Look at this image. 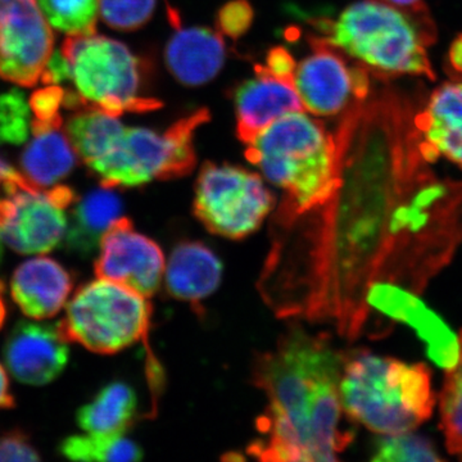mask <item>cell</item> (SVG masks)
Listing matches in <instances>:
<instances>
[{
	"mask_svg": "<svg viewBox=\"0 0 462 462\" xmlns=\"http://www.w3.org/2000/svg\"><path fill=\"white\" fill-rule=\"evenodd\" d=\"M343 364L329 340L300 328L260 356L254 379L267 409L258 421L261 438L249 454L263 461L338 460L354 438L342 421Z\"/></svg>",
	"mask_w": 462,
	"mask_h": 462,
	"instance_id": "obj_1",
	"label": "cell"
},
{
	"mask_svg": "<svg viewBox=\"0 0 462 462\" xmlns=\"http://www.w3.org/2000/svg\"><path fill=\"white\" fill-rule=\"evenodd\" d=\"M209 120L206 108L176 121L165 132L125 126L117 116L78 109L66 133L79 158L106 188H136L191 172L194 134Z\"/></svg>",
	"mask_w": 462,
	"mask_h": 462,
	"instance_id": "obj_2",
	"label": "cell"
},
{
	"mask_svg": "<svg viewBox=\"0 0 462 462\" xmlns=\"http://www.w3.org/2000/svg\"><path fill=\"white\" fill-rule=\"evenodd\" d=\"M245 158L282 191L285 221L327 208L342 180L337 135L302 112L282 116L247 144Z\"/></svg>",
	"mask_w": 462,
	"mask_h": 462,
	"instance_id": "obj_3",
	"label": "cell"
},
{
	"mask_svg": "<svg viewBox=\"0 0 462 462\" xmlns=\"http://www.w3.org/2000/svg\"><path fill=\"white\" fill-rule=\"evenodd\" d=\"M321 39L351 57L370 76L436 80L428 47L436 42L430 14H413L384 0H358L337 20L315 21Z\"/></svg>",
	"mask_w": 462,
	"mask_h": 462,
	"instance_id": "obj_4",
	"label": "cell"
},
{
	"mask_svg": "<svg viewBox=\"0 0 462 462\" xmlns=\"http://www.w3.org/2000/svg\"><path fill=\"white\" fill-rule=\"evenodd\" d=\"M339 393L346 415L382 436L415 430L436 406L427 365L369 352L345 360Z\"/></svg>",
	"mask_w": 462,
	"mask_h": 462,
	"instance_id": "obj_5",
	"label": "cell"
},
{
	"mask_svg": "<svg viewBox=\"0 0 462 462\" xmlns=\"http://www.w3.org/2000/svg\"><path fill=\"white\" fill-rule=\"evenodd\" d=\"M60 51L83 108L120 117L162 107L161 100L145 96L144 63L123 42L97 33L67 36Z\"/></svg>",
	"mask_w": 462,
	"mask_h": 462,
	"instance_id": "obj_6",
	"label": "cell"
},
{
	"mask_svg": "<svg viewBox=\"0 0 462 462\" xmlns=\"http://www.w3.org/2000/svg\"><path fill=\"white\" fill-rule=\"evenodd\" d=\"M151 315L148 298L98 278L75 291L57 325L69 342L94 354L114 355L147 337Z\"/></svg>",
	"mask_w": 462,
	"mask_h": 462,
	"instance_id": "obj_7",
	"label": "cell"
},
{
	"mask_svg": "<svg viewBox=\"0 0 462 462\" xmlns=\"http://www.w3.org/2000/svg\"><path fill=\"white\" fill-rule=\"evenodd\" d=\"M275 206L272 191L257 173L243 167L206 163L194 197V215L209 233L223 238H247Z\"/></svg>",
	"mask_w": 462,
	"mask_h": 462,
	"instance_id": "obj_8",
	"label": "cell"
},
{
	"mask_svg": "<svg viewBox=\"0 0 462 462\" xmlns=\"http://www.w3.org/2000/svg\"><path fill=\"white\" fill-rule=\"evenodd\" d=\"M78 199L66 185L41 188L21 175L0 181V236L20 254H50L66 236L67 208Z\"/></svg>",
	"mask_w": 462,
	"mask_h": 462,
	"instance_id": "obj_9",
	"label": "cell"
},
{
	"mask_svg": "<svg viewBox=\"0 0 462 462\" xmlns=\"http://www.w3.org/2000/svg\"><path fill=\"white\" fill-rule=\"evenodd\" d=\"M311 53L297 62L293 85L305 111L338 116L363 103L370 93V74L349 65L339 50L320 36L310 39Z\"/></svg>",
	"mask_w": 462,
	"mask_h": 462,
	"instance_id": "obj_10",
	"label": "cell"
},
{
	"mask_svg": "<svg viewBox=\"0 0 462 462\" xmlns=\"http://www.w3.org/2000/svg\"><path fill=\"white\" fill-rule=\"evenodd\" d=\"M53 48V30L38 0H0V78L33 87Z\"/></svg>",
	"mask_w": 462,
	"mask_h": 462,
	"instance_id": "obj_11",
	"label": "cell"
},
{
	"mask_svg": "<svg viewBox=\"0 0 462 462\" xmlns=\"http://www.w3.org/2000/svg\"><path fill=\"white\" fill-rule=\"evenodd\" d=\"M165 269L160 245L134 229L132 220L125 216L103 236L94 263L97 278L118 282L145 298L160 289Z\"/></svg>",
	"mask_w": 462,
	"mask_h": 462,
	"instance_id": "obj_12",
	"label": "cell"
},
{
	"mask_svg": "<svg viewBox=\"0 0 462 462\" xmlns=\"http://www.w3.org/2000/svg\"><path fill=\"white\" fill-rule=\"evenodd\" d=\"M5 366L27 385L50 384L65 370L69 340L57 324L21 321L9 333L3 348Z\"/></svg>",
	"mask_w": 462,
	"mask_h": 462,
	"instance_id": "obj_13",
	"label": "cell"
},
{
	"mask_svg": "<svg viewBox=\"0 0 462 462\" xmlns=\"http://www.w3.org/2000/svg\"><path fill=\"white\" fill-rule=\"evenodd\" d=\"M254 71L256 76L236 91V134L245 145L282 116L305 111L293 83L269 74L261 65Z\"/></svg>",
	"mask_w": 462,
	"mask_h": 462,
	"instance_id": "obj_14",
	"label": "cell"
},
{
	"mask_svg": "<svg viewBox=\"0 0 462 462\" xmlns=\"http://www.w3.org/2000/svg\"><path fill=\"white\" fill-rule=\"evenodd\" d=\"M422 156L431 163L445 157L462 170V81H448L431 93L413 116Z\"/></svg>",
	"mask_w": 462,
	"mask_h": 462,
	"instance_id": "obj_15",
	"label": "cell"
},
{
	"mask_svg": "<svg viewBox=\"0 0 462 462\" xmlns=\"http://www.w3.org/2000/svg\"><path fill=\"white\" fill-rule=\"evenodd\" d=\"M74 291V276L53 258L38 254L14 270L11 294L27 318L45 320L60 314Z\"/></svg>",
	"mask_w": 462,
	"mask_h": 462,
	"instance_id": "obj_16",
	"label": "cell"
},
{
	"mask_svg": "<svg viewBox=\"0 0 462 462\" xmlns=\"http://www.w3.org/2000/svg\"><path fill=\"white\" fill-rule=\"evenodd\" d=\"M166 65L179 83L199 87L223 69L226 47L223 36L206 27L178 29L166 45Z\"/></svg>",
	"mask_w": 462,
	"mask_h": 462,
	"instance_id": "obj_17",
	"label": "cell"
},
{
	"mask_svg": "<svg viewBox=\"0 0 462 462\" xmlns=\"http://www.w3.org/2000/svg\"><path fill=\"white\" fill-rule=\"evenodd\" d=\"M223 263L214 252L199 242H182L171 252L165 269L170 296L199 305L220 285Z\"/></svg>",
	"mask_w": 462,
	"mask_h": 462,
	"instance_id": "obj_18",
	"label": "cell"
},
{
	"mask_svg": "<svg viewBox=\"0 0 462 462\" xmlns=\"http://www.w3.org/2000/svg\"><path fill=\"white\" fill-rule=\"evenodd\" d=\"M63 124H32V141L23 152L21 173L41 188H51L67 178L79 162V154L63 133Z\"/></svg>",
	"mask_w": 462,
	"mask_h": 462,
	"instance_id": "obj_19",
	"label": "cell"
},
{
	"mask_svg": "<svg viewBox=\"0 0 462 462\" xmlns=\"http://www.w3.org/2000/svg\"><path fill=\"white\" fill-rule=\"evenodd\" d=\"M123 202L112 188L103 187L76 199L67 225V247L79 256H91L109 227L123 217Z\"/></svg>",
	"mask_w": 462,
	"mask_h": 462,
	"instance_id": "obj_20",
	"label": "cell"
},
{
	"mask_svg": "<svg viewBox=\"0 0 462 462\" xmlns=\"http://www.w3.org/2000/svg\"><path fill=\"white\" fill-rule=\"evenodd\" d=\"M136 409L135 391L126 383L112 382L79 410L76 421L85 433L121 436L133 424Z\"/></svg>",
	"mask_w": 462,
	"mask_h": 462,
	"instance_id": "obj_21",
	"label": "cell"
},
{
	"mask_svg": "<svg viewBox=\"0 0 462 462\" xmlns=\"http://www.w3.org/2000/svg\"><path fill=\"white\" fill-rule=\"evenodd\" d=\"M60 452L63 457L74 461H141L143 451L134 440L121 436H102L87 433L71 436L62 440Z\"/></svg>",
	"mask_w": 462,
	"mask_h": 462,
	"instance_id": "obj_22",
	"label": "cell"
},
{
	"mask_svg": "<svg viewBox=\"0 0 462 462\" xmlns=\"http://www.w3.org/2000/svg\"><path fill=\"white\" fill-rule=\"evenodd\" d=\"M457 343V360L447 370L440 393V428L449 454L462 458V330Z\"/></svg>",
	"mask_w": 462,
	"mask_h": 462,
	"instance_id": "obj_23",
	"label": "cell"
},
{
	"mask_svg": "<svg viewBox=\"0 0 462 462\" xmlns=\"http://www.w3.org/2000/svg\"><path fill=\"white\" fill-rule=\"evenodd\" d=\"M38 5L50 25L67 36L97 32L99 0H38Z\"/></svg>",
	"mask_w": 462,
	"mask_h": 462,
	"instance_id": "obj_24",
	"label": "cell"
},
{
	"mask_svg": "<svg viewBox=\"0 0 462 462\" xmlns=\"http://www.w3.org/2000/svg\"><path fill=\"white\" fill-rule=\"evenodd\" d=\"M373 461L403 462V461H440V456L434 448L433 443L427 438L416 436L412 431L383 436L375 445Z\"/></svg>",
	"mask_w": 462,
	"mask_h": 462,
	"instance_id": "obj_25",
	"label": "cell"
},
{
	"mask_svg": "<svg viewBox=\"0 0 462 462\" xmlns=\"http://www.w3.org/2000/svg\"><path fill=\"white\" fill-rule=\"evenodd\" d=\"M32 108L23 91L0 94V145H21L32 133Z\"/></svg>",
	"mask_w": 462,
	"mask_h": 462,
	"instance_id": "obj_26",
	"label": "cell"
},
{
	"mask_svg": "<svg viewBox=\"0 0 462 462\" xmlns=\"http://www.w3.org/2000/svg\"><path fill=\"white\" fill-rule=\"evenodd\" d=\"M157 0H99V16L117 32H135L153 16Z\"/></svg>",
	"mask_w": 462,
	"mask_h": 462,
	"instance_id": "obj_27",
	"label": "cell"
},
{
	"mask_svg": "<svg viewBox=\"0 0 462 462\" xmlns=\"http://www.w3.org/2000/svg\"><path fill=\"white\" fill-rule=\"evenodd\" d=\"M254 17V8L247 0H231L217 12L216 27L224 35L238 39L248 32Z\"/></svg>",
	"mask_w": 462,
	"mask_h": 462,
	"instance_id": "obj_28",
	"label": "cell"
},
{
	"mask_svg": "<svg viewBox=\"0 0 462 462\" xmlns=\"http://www.w3.org/2000/svg\"><path fill=\"white\" fill-rule=\"evenodd\" d=\"M65 91L60 85H48L44 89L35 91L29 103L32 123L63 124L60 108L65 102Z\"/></svg>",
	"mask_w": 462,
	"mask_h": 462,
	"instance_id": "obj_29",
	"label": "cell"
},
{
	"mask_svg": "<svg viewBox=\"0 0 462 462\" xmlns=\"http://www.w3.org/2000/svg\"><path fill=\"white\" fill-rule=\"evenodd\" d=\"M38 449L23 430H8L0 434V461H39Z\"/></svg>",
	"mask_w": 462,
	"mask_h": 462,
	"instance_id": "obj_30",
	"label": "cell"
},
{
	"mask_svg": "<svg viewBox=\"0 0 462 462\" xmlns=\"http://www.w3.org/2000/svg\"><path fill=\"white\" fill-rule=\"evenodd\" d=\"M261 66H263L269 74L293 83L297 60L291 56V51L285 50V48H273V50L267 53L266 63Z\"/></svg>",
	"mask_w": 462,
	"mask_h": 462,
	"instance_id": "obj_31",
	"label": "cell"
},
{
	"mask_svg": "<svg viewBox=\"0 0 462 462\" xmlns=\"http://www.w3.org/2000/svg\"><path fill=\"white\" fill-rule=\"evenodd\" d=\"M41 81L45 85H60L71 81V67L62 51H53L42 71Z\"/></svg>",
	"mask_w": 462,
	"mask_h": 462,
	"instance_id": "obj_32",
	"label": "cell"
},
{
	"mask_svg": "<svg viewBox=\"0 0 462 462\" xmlns=\"http://www.w3.org/2000/svg\"><path fill=\"white\" fill-rule=\"evenodd\" d=\"M16 406V400L12 394L9 387V379L5 366L0 364V410L14 409Z\"/></svg>",
	"mask_w": 462,
	"mask_h": 462,
	"instance_id": "obj_33",
	"label": "cell"
},
{
	"mask_svg": "<svg viewBox=\"0 0 462 462\" xmlns=\"http://www.w3.org/2000/svg\"><path fill=\"white\" fill-rule=\"evenodd\" d=\"M394 7L413 14H430L424 0H384Z\"/></svg>",
	"mask_w": 462,
	"mask_h": 462,
	"instance_id": "obj_34",
	"label": "cell"
},
{
	"mask_svg": "<svg viewBox=\"0 0 462 462\" xmlns=\"http://www.w3.org/2000/svg\"><path fill=\"white\" fill-rule=\"evenodd\" d=\"M448 63L452 69L462 74V33L452 42L448 51Z\"/></svg>",
	"mask_w": 462,
	"mask_h": 462,
	"instance_id": "obj_35",
	"label": "cell"
},
{
	"mask_svg": "<svg viewBox=\"0 0 462 462\" xmlns=\"http://www.w3.org/2000/svg\"><path fill=\"white\" fill-rule=\"evenodd\" d=\"M23 175L21 171H17L14 167L9 165L8 162H5L2 157H0V181L8 180V179H17Z\"/></svg>",
	"mask_w": 462,
	"mask_h": 462,
	"instance_id": "obj_36",
	"label": "cell"
},
{
	"mask_svg": "<svg viewBox=\"0 0 462 462\" xmlns=\"http://www.w3.org/2000/svg\"><path fill=\"white\" fill-rule=\"evenodd\" d=\"M5 284H3V282H0V329H2L3 325H5V319H7V305H5Z\"/></svg>",
	"mask_w": 462,
	"mask_h": 462,
	"instance_id": "obj_37",
	"label": "cell"
},
{
	"mask_svg": "<svg viewBox=\"0 0 462 462\" xmlns=\"http://www.w3.org/2000/svg\"><path fill=\"white\" fill-rule=\"evenodd\" d=\"M3 245H5V243H3L2 236H0V263H2L3 260Z\"/></svg>",
	"mask_w": 462,
	"mask_h": 462,
	"instance_id": "obj_38",
	"label": "cell"
},
{
	"mask_svg": "<svg viewBox=\"0 0 462 462\" xmlns=\"http://www.w3.org/2000/svg\"><path fill=\"white\" fill-rule=\"evenodd\" d=\"M461 460H462V458H461Z\"/></svg>",
	"mask_w": 462,
	"mask_h": 462,
	"instance_id": "obj_39",
	"label": "cell"
}]
</instances>
